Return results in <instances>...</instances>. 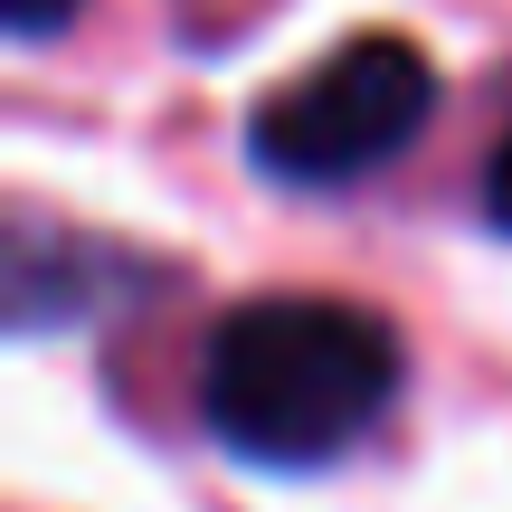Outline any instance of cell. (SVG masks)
Instances as JSON below:
<instances>
[{"instance_id":"5","label":"cell","mask_w":512,"mask_h":512,"mask_svg":"<svg viewBox=\"0 0 512 512\" xmlns=\"http://www.w3.org/2000/svg\"><path fill=\"white\" fill-rule=\"evenodd\" d=\"M484 228L512 238V124H503V143L484 152Z\"/></svg>"},{"instance_id":"2","label":"cell","mask_w":512,"mask_h":512,"mask_svg":"<svg viewBox=\"0 0 512 512\" xmlns=\"http://www.w3.org/2000/svg\"><path fill=\"white\" fill-rule=\"evenodd\" d=\"M427 124H437V57L399 29H361L256 95L238 143L247 171L275 190H361L389 162H408Z\"/></svg>"},{"instance_id":"1","label":"cell","mask_w":512,"mask_h":512,"mask_svg":"<svg viewBox=\"0 0 512 512\" xmlns=\"http://www.w3.org/2000/svg\"><path fill=\"white\" fill-rule=\"evenodd\" d=\"M408 399V342L351 294H247L200 342V427L256 475H332Z\"/></svg>"},{"instance_id":"4","label":"cell","mask_w":512,"mask_h":512,"mask_svg":"<svg viewBox=\"0 0 512 512\" xmlns=\"http://www.w3.org/2000/svg\"><path fill=\"white\" fill-rule=\"evenodd\" d=\"M76 10H86V0H0V29H10L19 48H48V38L76 29Z\"/></svg>"},{"instance_id":"3","label":"cell","mask_w":512,"mask_h":512,"mask_svg":"<svg viewBox=\"0 0 512 512\" xmlns=\"http://www.w3.org/2000/svg\"><path fill=\"white\" fill-rule=\"evenodd\" d=\"M181 285L171 256H143L124 238H86V228H57L38 209H10V332L38 342V332H86L124 304H152V294Z\"/></svg>"}]
</instances>
